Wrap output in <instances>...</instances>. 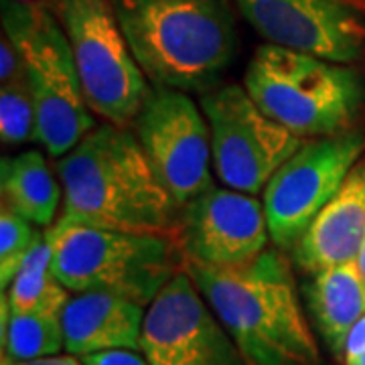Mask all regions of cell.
<instances>
[{
	"label": "cell",
	"instance_id": "6da1fadb",
	"mask_svg": "<svg viewBox=\"0 0 365 365\" xmlns=\"http://www.w3.org/2000/svg\"><path fill=\"white\" fill-rule=\"evenodd\" d=\"M63 211L57 223L175 237L181 205L148 163L136 134L102 124L59 158Z\"/></svg>",
	"mask_w": 365,
	"mask_h": 365
},
{
	"label": "cell",
	"instance_id": "7a4b0ae2",
	"mask_svg": "<svg viewBox=\"0 0 365 365\" xmlns=\"http://www.w3.org/2000/svg\"><path fill=\"white\" fill-rule=\"evenodd\" d=\"M185 270L250 365H321L294 276L280 250H264L244 268L185 262Z\"/></svg>",
	"mask_w": 365,
	"mask_h": 365
},
{
	"label": "cell",
	"instance_id": "3957f363",
	"mask_svg": "<svg viewBox=\"0 0 365 365\" xmlns=\"http://www.w3.org/2000/svg\"><path fill=\"white\" fill-rule=\"evenodd\" d=\"M134 59L155 88L207 91L237 47L230 0H114Z\"/></svg>",
	"mask_w": 365,
	"mask_h": 365
},
{
	"label": "cell",
	"instance_id": "277c9868",
	"mask_svg": "<svg viewBox=\"0 0 365 365\" xmlns=\"http://www.w3.org/2000/svg\"><path fill=\"white\" fill-rule=\"evenodd\" d=\"M244 88L262 112L302 140L347 132L364 106L355 69L272 43L252 57Z\"/></svg>",
	"mask_w": 365,
	"mask_h": 365
},
{
	"label": "cell",
	"instance_id": "5b68a950",
	"mask_svg": "<svg viewBox=\"0 0 365 365\" xmlns=\"http://www.w3.org/2000/svg\"><path fill=\"white\" fill-rule=\"evenodd\" d=\"M53 272L71 292H114L150 304L163 287L185 270L175 237L53 223Z\"/></svg>",
	"mask_w": 365,
	"mask_h": 365
},
{
	"label": "cell",
	"instance_id": "8992f818",
	"mask_svg": "<svg viewBox=\"0 0 365 365\" xmlns=\"http://www.w3.org/2000/svg\"><path fill=\"white\" fill-rule=\"evenodd\" d=\"M2 29L21 53L33 90L35 140L51 157H66L96 128L66 31L51 9L29 0H2Z\"/></svg>",
	"mask_w": 365,
	"mask_h": 365
},
{
	"label": "cell",
	"instance_id": "52a82bcc",
	"mask_svg": "<svg viewBox=\"0 0 365 365\" xmlns=\"http://www.w3.org/2000/svg\"><path fill=\"white\" fill-rule=\"evenodd\" d=\"M51 11L69 39L91 112L116 126L134 122L153 83L132 55L114 0H53Z\"/></svg>",
	"mask_w": 365,
	"mask_h": 365
},
{
	"label": "cell",
	"instance_id": "ba28073f",
	"mask_svg": "<svg viewBox=\"0 0 365 365\" xmlns=\"http://www.w3.org/2000/svg\"><path fill=\"white\" fill-rule=\"evenodd\" d=\"M211 132V160L220 181L256 195L292 157L302 138L262 112L246 88L223 83L201 93Z\"/></svg>",
	"mask_w": 365,
	"mask_h": 365
},
{
	"label": "cell",
	"instance_id": "9c48e42d",
	"mask_svg": "<svg viewBox=\"0 0 365 365\" xmlns=\"http://www.w3.org/2000/svg\"><path fill=\"white\" fill-rule=\"evenodd\" d=\"M359 130L304 140L276 170L264 189V211L270 240L280 250H292L317 213L339 191L364 153Z\"/></svg>",
	"mask_w": 365,
	"mask_h": 365
},
{
	"label": "cell",
	"instance_id": "30bf717a",
	"mask_svg": "<svg viewBox=\"0 0 365 365\" xmlns=\"http://www.w3.org/2000/svg\"><path fill=\"white\" fill-rule=\"evenodd\" d=\"M134 124L148 163L181 207L213 187L207 118L185 91L155 88Z\"/></svg>",
	"mask_w": 365,
	"mask_h": 365
},
{
	"label": "cell",
	"instance_id": "8fae6325",
	"mask_svg": "<svg viewBox=\"0 0 365 365\" xmlns=\"http://www.w3.org/2000/svg\"><path fill=\"white\" fill-rule=\"evenodd\" d=\"M140 351L150 365H250L187 270L150 302Z\"/></svg>",
	"mask_w": 365,
	"mask_h": 365
},
{
	"label": "cell",
	"instance_id": "7c38bea8",
	"mask_svg": "<svg viewBox=\"0 0 365 365\" xmlns=\"http://www.w3.org/2000/svg\"><path fill=\"white\" fill-rule=\"evenodd\" d=\"M242 16L268 43L333 63L365 51L361 0H235Z\"/></svg>",
	"mask_w": 365,
	"mask_h": 365
},
{
	"label": "cell",
	"instance_id": "4fadbf2b",
	"mask_svg": "<svg viewBox=\"0 0 365 365\" xmlns=\"http://www.w3.org/2000/svg\"><path fill=\"white\" fill-rule=\"evenodd\" d=\"M266 211L248 193L211 187L182 205L177 242L185 262L211 268H244L268 244Z\"/></svg>",
	"mask_w": 365,
	"mask_h": 365
},
{
	"label": "cell",
	"instance_id": "5bb4252c",
	"mask_svg": "<svg viewBox=\"0 0 365 365\" xmlns=\"http://www.w3.org/2000/svg\"><path fill=\"white\" fill-rule=\"evenodd\" d=\"M364 242L365 160H361L292 248V260L302 272H321L357 260Z\"/></svg>",
	"mask_w": 365,
	"mask_h": 365
},
{
	"label": "cell",
	"instance_id": "9a60e30c",
	"mask_svg": "<svg viewBox=\"0 0 365 365\" xmlns=\"http://www.w3.org/2000/svg\"><path fill=\"white\" fill-rule=\"evenodd\" d=\"M144 307L114 292H79L61 311L66 349L71 355L140 349Z\"/></svg>",
	"mask_w": 365,
	"mask_h": 365
},
{
	"label": "cell",
	"instance_id": "2e32d148",
	"mask_svg": "<svg viewBox=\"0 0 365 365\" xmlns=\"http://www.w3.org/2000/svg\"><path fill=\"white\" fill-rule=\"evenodd\" d=\"M304 299L327 347L339 357L349 329L365 314V280L357 264L349 262L311 274Z\"/></svg>",
	"mask_w": 365,
	"mask_h": 365
},
{
	"label": "cell",
	"instance_id": "e0dca14e",
	"mask_svg": "<svg viewBox=\"0 0 365 365\" xmlns=\"http://www.w3.org/2000/svg\"><path fill=\"white\" fill-rule=\"evenodd\" d=\"M2 205L39 227H51L59 209V182L39 150H25L0 163Z\"/></svg>",
	"mask_w": 365,
	"mask_h": 365
},
{
	"label": "cell",
	"instance_id": "ac0fdd59",
	"mask_svg": "<svg viewBox=\"0 0 365 365\" xmlns=\"http://www.w3.org/2000/svg\"><path fill=\"white\" fill-rule=\"evenodd\" d=\"M67 300V288L53 272V246L45 230L26 252L25 260L9 287L11 313L61 314Z\"/></svg>",
	"mask_w": 365,
	"mask_h": 365
},
{
	"label": "cell",
	"instance_id": "d6986e66",
	"mask_svg": "<svg viewBox=\"0 0 365 365\" xmlns=\"http://www.w3.org/2000/svg\"><path fill=\"white\" fill-rule=\"evenodd\" d=\"M63 347L61 314L57 313H11L9 325L2 331L4 357L13 361L57 355Z\"/></svg>",
	"mask_w": 365,
	"mask_h": 365
},
{
	"label": "cell",
	"instance_id": "ffe728a7",
	"mask_svg": "<svg viewBox=\"0 0 365 365\" xmlns=\"http://www.w3.org/2000/svg\"><path fill=\"white\" fill-rule=\"evenodd\" d=\"M37 108L26 73L2 83L0 90V136L9 146L35 140Z\"/></svg>",
	"mask_w": 365,
	"mask_h": 365
},
{
	"label": "cell",
	"instance_id": "44dd1931",
	"mask_svg": "<svg viewBox=\"0 0 365 365\" xmlns=\"http://www.w3.org/2000/svg\"><path fill=\"white\" fill-rule=\"evenodd\" d=\"M41 230L11 207L2 205L0 211V282L2 290L11 287L26 252L39 237Z\"/></svg>",
	"mask_w": 365,
	"mask_h": 365
},
{
	"label": "cell",
	"instance_id": "7402d4cb",
	"mask_svg": "<svg viewBox=\"0 0 365 365\" xmlns=\"http://www.w3.org/2000/svg\"><path fill=\"white\" fill-rule=\"evenodd\" d=\"M23 73H25V63H23L21 53L14 47L13 41L6 35H2V43H0V79H2V83L21 78Z\"/></svg>",
	"mask_w": 365,
	"mask_h": 365
},
{
	"label": "cell",
	"instance_id": "603a6c76",
	"mask_svg": "<svg viewBox=\"0 0 365 365\" xmlns=\"http://www.w3.org/2000/svg\"><path fill=\"white\" fill-rule=\"evenodd\" d=\"M81 361L86 365H150L144 355H138L132 349H112L83 355Z\"/></svg>",
	"mask_w": 365,
	"mask_h": 365
},
{
	"label": "cell",
	"instance_id": "cb8c5ba5",
	"mask_svg": "<svg viewBox=\"0 0 365 365\" xmlns=\"http://www.w3.org/2000/svg\"><path fill=\"white\" fill-rule=\"evenodd\" d=\"M365 353V314L349 329L347 337L343 341V349H341L339 359L343 365L351 364L353 359H357L359 355Z\"/></svg>",
	"mask_w": 365,
	"mask_h": 365
},
{
	"label": "cell",
	"instance_id": "d4e9b609",
	"mask_svg": "<svg viewBox=\"0 0 365 365\" xmlns=\"http://www.w3.org/2000/svg\"><path fill=\"white\" fill-rule=\"evenodd\" d=\"M2 365H86L81 359H76V355H49V357H39L31 361H13L2 355Z\"/></svg>",
	"mask_w": 365,
	"mask_h": 365
},
{
	"label": "cell",
	"instance_id": "484cf974",
	"mask_svg": "<svg viewBox=\"0 0 365 365\" xmlns=\"http://www.w3.org/2000/svg\"><path fill=\"white\" fill-rule=\"evenodd\" d=\"M355 264H357V270H359V274L364 276V280H365V242H364V246H361V252H359V256H357Z\"/></svg>",
	"mask_w": 365,
	"mask_h": 365
},
{
	"label": "cell",
	"instance_id": "4316f807",
	"mask_svg": "<svg viewBox=\"0 0 365 365\" xmlns=\"http://www.w3.org/2000/svg\"><path fill=\"white\" fill-rule=\"evenodd\" d=\"M347 365H365V353L364 355H359L357 359H353L351 364H347Z\"/></svg>",
	"mask_w": 365,
	"mask_h": 365
}]
</instances>
